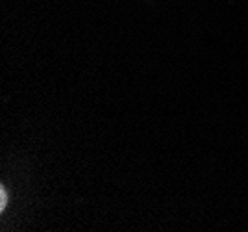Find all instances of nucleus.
Returning <instances> with one entry per match:
<instances>
[{
  "label": "nucleus",
  "instance_id": "nucleus-1",
  "mask_svg": "<svg viewBox=\"0 0 248 232\" xmlns=\"http://www.w3.org/2000/svg\"><path fill=\"white\" fill-rule=\"evenodd\" d=\"M0 208H2V210H4V206H6V202H8V197H6V191L2 190V193H0Z\"/></svg>",
  "mask_w": 248,
  "mask_h": 232
}]
</instances>
